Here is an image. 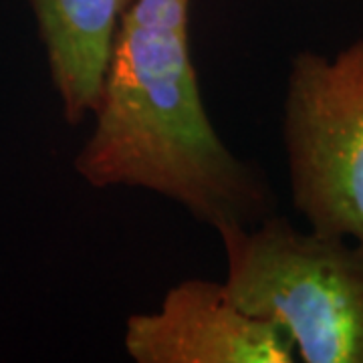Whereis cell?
I'll use <instances>...</instances> for the list:
<instances>
[{
	"label": "cell",
	"mask_w": 363,
	"mask_h": 363,
	"mask_svg": "<svg viewBox=\"0 0 363 363\" xmlns=\"http://www.w3.org/2000/svg\"><path fill=\"white\" fill-rule=\"evenodd\" d=\"M192 0H131L107 59L93 130L73 160L91 188H138L218 233L277 212L260 166L212 125L190 51Z\"/></svg>",
	"instance_id": "6da1fadb"
},
{
	"label": "cell",
	"mask_w": 363,
	"mask_h": 363,
	"mask_svg": "<svg viewBox=\"0 0 363 363\" xmlns=\"http://www.w3.org/2000/svg\"><path fill=\"white\" fill-rule=\"evenodd\" d=\"M224 291L285 331L303 363H363V242L301 230L271 214L218 230Z\"/></svg>",
	"instance_id": "7a4b0ae2"
},
{
	"label": "cell",
	"mask_w": 363,
	"mask_h": 363,
	"mask_svg": "<svg viewBox=\"0 0 363 363\" xmlns=\"http://www.w3.org/2000/svg\"><path fill=\"white\" fill-rule=\"evenodd\" d=\"M291 202L319 234L363 242V37L293 55L281 107Z\"/></svg>",
	"instance_id": "3957f363"
},
{
	"label": "cell",
	"mask_w": 363,
	"mask_h": 363,
	"mask_svg": "<svg viewBox=\"0 0 363 363\" xmlns=\"http://www.w3.org/2000/svg\"><path fill=\"white\" fill-rule=\"evenodd\" d=\"M123 350L135 363L297 362L281 327L238 309L224 283L208 279H186L169 286L156 311L130 315Z\"/></svg>",
	"instance_id": "277c9868"
},
{
	"label": "cell",
	"mask_w": 363,
	"mask_h": 363,
	"mask_svg": "<svg viewBox=\"0 0 363 363\" xmlns=\"http://www.w3.org/2000/svg\"><path fill=\"white\" fill-rule=\"evenodd\" d=\"M131 0H30L52 89L69 125H81L99 105L107 59Z\"/></svg>",
	"instance_id": "5b68a950"
}]
</instances>
